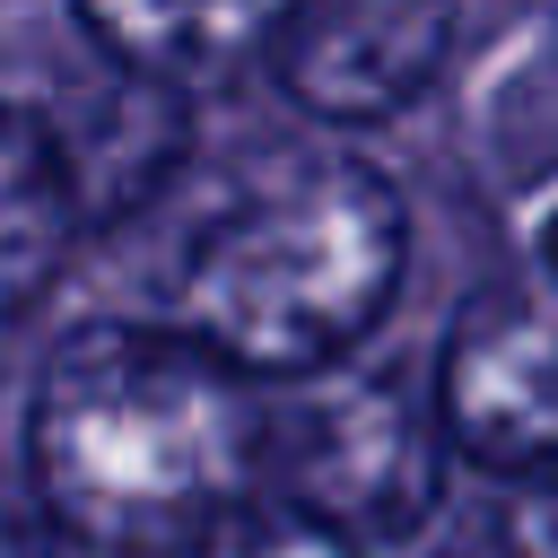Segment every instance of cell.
I'll return each instance as SVG.
<instances>
[{"label":"cell","mask_w":558,"mask_h":558,"mask_svg":"<svg viewBox=\"0 0 558 558\" xmlns=\"http://www.w3.org/2000/svg\"><path fill=\"white\" fill-rule=\"evenodd\" d=\"M26 471L52 532L174 558L244 506L262 471V401L157 323H87L35 375Z\"/></svg>","instance_id":"obj_1"},{"label":"cell","mask_w":558,"mask_h":558,"mask_svg":"<svg viewBox=\"0 0 558 558\" xmlns=\"http://www.w3.org/2000/svg\"><path fill=\"white\" fill-rule=\"evenodd\" d=\"M410 262L401 192L349 148H279L244 166L183 235L157 288V331L192 340L227 375L305 384L349 366L384 323Z\"/></svg>","instance_id":"obj_2"},{"label":"cell","mask_w":558,"mask_h":558,"mask_svg":"<svg viewBox=\"0 0 558 558\" xmlns=\"http://www.w3.org/2000/svg\"><path fill=\"white\" fill-rule=\"evenodd\" d=\"M296 523L366 549L401 541L445 497V427L436 401L401 366H323L305 392L262 410V471H253Z\"/></svg>","instance_id":"obj_3"},{"label":"cell","mask_w":558,"mask_h":558,"mask_svg":"<svg viewBox=\"0 0 558 558\" xmlns=\"http://www.w3.org/2000/svg\"><path fill=\"white\" fill-rule=\"evenodd\" d=\"M427 401L462 462L497 480L558 471V305L514 296V288L462 305Z\"/></svg>","instance_id":"obj_4"},{"label":"cell","mask_w":558,"mask_h":558,"mask_svg":"<svg viewBox=\"0 0 558 558\" xmlns=\"http://www.w3.org/2000/svg\"><path fill=\"white\" fill-rule=\"evenodd\" d=\"M453 52V9H418V0H349V9H288L270 17L262 70L279 78V96L331 131H366L392 122L401 105H418L436 87Z\"/></svg>","instance_id":"obj_5"},{"label":"cell","mask_w":558,"mask_h":558,"mask_svg":"<svg viewBox=\"0 0 558 558\" xmlns=\"http://www.w3.org/2000/svg\"><path fill=\"white\" fill-rule=\"evenodd\" d=\"M44 131H52V157L70 174L78 227H87V218H122L131 201H148L157 174L183 157V96L131 78V70H105V87L70 96Z\"/></svg>","instance_id":"obj_6"},{"label":"cell","mask_w":558,"mask_h":558,"mask_svg":"<svg viewBox=\"0 0 558 558\" xmlns=\"http://www.w3.org/2000/svg\"><path fill=\"white\" fill-rule=\"evenodd\" d=\"M70 235H78V201H70L44 113L0 105V323L52 288Z\"/></svg>","instance_id":"obj_7"},{"label":"cell","mask_w":558,"mask_h":558,"mask_svg":"<svg viewBox=\"0 0 558 558\" xmlns=\"http://www.w3.org/2000/svg\"><path fill=\"white\" fill-rule=\"evenodd\" d=\"M78 35L105 52V70L183 96L201 78H227L244 52H262L270 9H78Z\"/></svg>","instance_id":"obj_8"},{"label":"cell","mask_w":558,"mask_h":558,"mask_svg":"<svg viewBox=\"0 0 558 558\" xmlns=\"http://www.w3.org/2000/svg\"><path fill=\"white\" fill-rule=\"evenodd\" d=\"M436 558H558V471L541 480H506L497 497H480Z\"/></svg>","instance_id":"obj_9"},{"label":"cell","mask_w":558,"mask_h":558,"mask_svg":"<svg viewBox=\"0 0 558 558\" xmlns=\"http://www.w3.org/2000/svg\"><path fill=\"white\" fill-rule=\"evenodd\" d=\"M174 558H357V549L314 532V523H296V514H279V506H235L227 523H209Z\"/></svg>","instance_id":"obj_10"},{"label":"cell","mask_w":558,"mask_h":558,"mask_svg":"<svg viewBox=\"0 0 558 558\" xmlns=\"http://www.w3.org/2000/svg\"><path fill=\"white\" fill-rule=\"evenodd\" d=\"M0 558H52L44 523H26V514H9V506H0Z\"/></svg>","instance_id":"obj_11"},{"label":"cell","mask_w":558,"mask_h":558,"mask_svg":"<svg viewBox=\"0 0 558 558\" xmlns=\"http://www.w3.org/2000/svg\"><path fill=\"white\" fill-rule=\"evenodd\" d=\"M532 253H541V270H549V279H558V209H549V218H541V235H532Z\"/></svg>","instance_id":"obj_12"}]
</instances>
